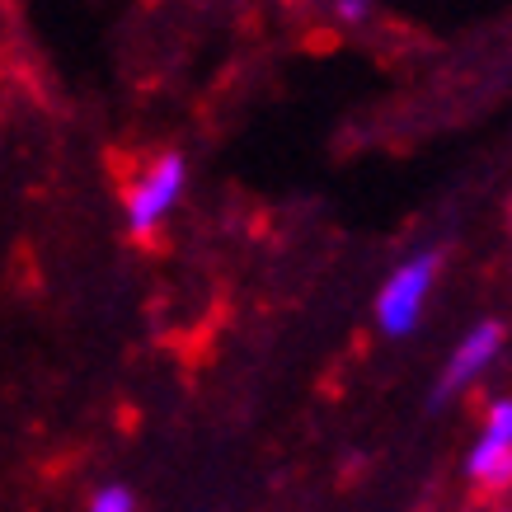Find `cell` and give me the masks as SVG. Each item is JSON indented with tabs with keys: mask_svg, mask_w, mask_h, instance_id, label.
<instances>
[{
	"mask_svg": "<svg viewBox=\"0 0 512 512\" xmlns=\"http://www.w3.org/2000/svg\"><path fill=\"white\" fill-rule=\"evenodd\" d=\"M437 273H442V249H419L386 278V287L376 292V329L386 339H404L419 329L428 296L437 287Z\"/></svg>",
	"mask_w": 512,
	"mask_h": 512,
	"instance_id": "obj_1",
	"label": "cell"
},
{
	"mask_svg": "<svg viewBox=\"0 0 512 512\" xmlns=\"http://www.w3.org/2000/svg\"><path fill=\"white\" fill-rule=\"evenodd\" d=\"M184 184H188L184 156H160L137 174V184L127 188V202H123L132 240H151V235L165 226V217L174 212V202L184 198Z\"/></svg>",
	"mask_w": 512,
	"mask_h": 512,
	"instance_id": "obj_2",
	"label": "cell"
},
{
	"mask_svg": "<svg viewBox=\"0 0 512 512\" xmlns=\"http://www.w3.org/2000/svg\"><path fill=\"white\" fill-rule=\"evenodd\" d=\"M498 353H503V325H498V320H484V325H475L466 339L451 348L447 367H442V381H437V400L461 395L470 381H480V376L494 367Z\"/></svg>",
	"mask_w": 512,
	"mask_h": 512,
	"instance_id": "obj_3",
	"label": "cell"
},
{
	"mask_svg": "<svg viewBox=\"0 0 512 512\" xmlns=\"http://www.w3.org/2000/svg\"><path fill=\"white\" fill-rule=\"evenodd\" d=\"M466 475L480 484L484 494H503L512 489V442H498V437H484L470 447L466 456Z\"/></svg>",
	"mask_w": 512,
	"mask_h": 512,
	"instance_id": "obj_4",
	"label": "cell"
},
{
	"mask_svg": "<svg viewBox=\"0 0 512 512\" xmlns=\"http://www.w3.org/2000/svg\"><path fill=\"white\" fill-rule=\"evenodd\" d=\"M90 512H137V498L123 484H104L99 494L90 498Z\"/></svg>",
	"mask_w": 512,
	"mask_h": 512,
	"instance_id": "obj_5",
	"label": "cell"
},
{
	"mask_svg": "<svg viewBox=\"0 0 512 512\" xmlns=\"http://www.w3.org/2000/svg\"><path fill=\"white\" fill-rule=\"evenodd\" d=\"M484 437L512 442V400H494L489 409H484Z\"/></svg>",
	"mask_w": 512,
	"mask_h": 512,
	"instance_id": "obj_6",
	"label": "cell"
},
{
	"mask_svg": "<svg viewBox=\"0 0 512 512\" xmlns=\"http://www.w3.org/2000/svg\"><path fill=\"white\" fill-rule=\"evenodd\" d=\"M334 15L348 19V24H357V19H367V5H357V0H343V5H334Z\"/></svg>",
	"mask_w": 512,
	"mask_h": 512,
	"instance_id": "obj_7",
	"label": "cell"
}]
</instances>
